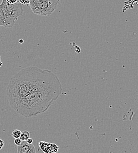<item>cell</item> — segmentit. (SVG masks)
<instances>
[{"label":"cell","instance_id":"1","mask_svg":"<svg viewBox=\"0 0 138 153\" xmlns=\"http://www.w3.org/2000/svg\"><path fill=\"white\" fill-rule=\"evenodd\" d=\"M59 87L62 84L53 72L31 66L22 68L10 79L7 89V99L10 104L26 95Z\"/></svg>","mask_w":138,"mask_h":153},{"label":"cell","instance_id":"2","mask_svg":"<svg viewBox=\"0 0 138 153\" xmlns=\"http://www.w3.org/2000/svg\"><path fill=\"white\" fill-rule=\"evenodd\" d=\"M62 92V87L49 88L24 96L9 104L21 115L33 117L47 111Z\"/></svg>","mask_w":138,"mask_h":153},{"label":"cell","instance_id":"3","mask_svg":"<svg viewBox=\"0 0 138 153\" xmlns=\"http://www.w3.org/2000/svg\"><path fill=\"white\" fill-rule=\"evenodd\" d=\"M60 0H30V6L36 15L48 17L58 7Z\"/></svg>","mask_w":138,"mask_h":153},{"label":"cell","instance_id":"4","mask_svg":"<svg viewBox=\"0 0 138 153\" xmlns=\"http://www.w3.org/2000/svg\"><path fill=\"white\" fill-rule=\"evenodd\" d=\"M39 146L44 153H57L59 150V147L56 144L52 143L40 142Z\"/></svg>","mask_w":138,"mask_h":153},{"label":"cell","instance_id":"5","mask_svg":"<svg viewBox=\"0 0 138 153\" xmlns=\"http://www.w3.org/2000/svg\"><path fill=\"white\" fill-rule=\"evenodd\" d=\"M18 153H36V150L34 146L30 144L27 141H22L20 146H17Z\"/></svg>","mask_w":138,"mask_h":153},{"label":"cell","instance_id":"6","mask_svg":"<svg viewBox=\"0 0 138 153\" xmlns=\"http://www.w3.org/2000/svg\"><path fill=\"white\" fill-rule=\"evenodd\" d=\"M29 138H30V133L28 131H23L21 132L20 139L22 141H26Z\"/></svg>","mask_w":138,"mask_h":153},{"label":"cell","instance_id":"7","mask_svg":"<svg viewBox=\"0 0 138 153\" xmlns=\"http://www.w3.org/2000/svg\"><path fill=\"white\" fill-rule=\"evenodd\" d=\"M21 135V131L19 130H14L12 133V136L15 139L19 138Z\"/></svg>","mask_w":138,"mask_h":153},{"label":"cell","instance_id":"8","mask_svg":"<svg viewBox=\"0 0 138 153\" xmlns=\"http://www.w3.org/2000/svg\"><path fill=\"white\" fill-rule=\"evenodd\" d=\"M18 2L21 4H23V5H29L30 4V0H18Z\"/></svg>","mask_w":138,"mask_h":153},{"label":"cell","instance_id":"9","mask_svg":"<svg viewBox=\"0 0 138 153\" xmlns=\"http://www.w3.org/2000/svg\"><path fill=\"white\" fill-rule=\"evenodd\" d=\"M22 141L20 139V138H16V139L14 140V143L17 146H20V144L22 143Z\"/></svg>","mask_w":138,"mask_h":153},{"label":"cell","instance_id":"10","mask_svg":"<svg viewBox=\"0 0 138 153\" xmlns=\"http://www.w3.org/2000/svg\"><path fill=\"white\" fill-rule=\"evenodd\" d=\"M8 5H11L18 2V0H6Z\"/></svg>","mask_w":138,"mask_h":153},{"label":"cell","instance_id":"11","mask_svg":"<svg viewBox=\"0 0 138 153\" xmlns=\"http://www.w3.org/2000/svg\"><path fill=\"white\" fill-rule=\"evenodd\" d=\"M4 146V142L0 138V150H1Z\"/></svg>","mask_w":138,"mask_h":153},{"label":"cell","instance_id":"12","mask_svg":"<svg viewBox=\"0 0 138 153\" xmlns=\"http://www.w3.org/2000/svg\"><path fill=\"white\" fill-rule=\"evenodd\" d=\"M26 141H27V143H28V144H32V143H33V140H32V138H29Z\"/></svg>","mask_w":138,"mask_h":153},{"label":"cell","instance_id":"13","mask_svg":"<svg viewBox=\"0 0 138 153\" xmlns=\"http://www.w3.org/2000/svg\"><path fill=\"white\" fill-rule=\"evenodd\" d=\"M2 61H1V56H0V67H2Z\"/></svg>","mask_w":138,"mask_h":153}]
</instances>
